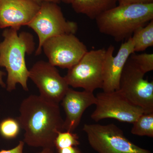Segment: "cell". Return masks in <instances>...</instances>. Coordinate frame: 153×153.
Here are the masks:
<instances>
[{
	"instance_id": "obj_9",
	"label": "cell",
	"mask_w": 153,
	"mask_h": 153,
	"mask_svg": "<svg viewBox=\"0 0 153 153\" xmlns=\"http://www.w3.org/2000/svg\"><path fill=\"white\" fill-rule=\"evenodd\" d=\"M42 48L50 64L68 69L76 65L88 51L85 44L73 34L49 38Z\"/></svg>"
},
{
	"instance_id": "obj_10",
	"label": "cell",
	"mask_w": 153,
	"mask_h": 153,
	"mask_svg": "<svg viewBox=\"0 0 153 153\" xmlns=\"http://www.w3.org/2000/svg\"><path fill=\"white\" fill-rule=\"evenodd\" d=\"M29 71V78L38 88L40 96L59 104L69 87L65 77L61 76L56 67L49 62L40 60Z\"/></svg>"
},
{
	"instance_id": "obj_22",
	"label": "cell",
	"mask_w": 153,
	"mask_h": 153,
	"mask_svg": "<svg viewBox=\"0 0 153 153\" xmlns=\"http://www.w3.org/2000/svg\"><path fill=\"white\" fill-rule=\"evenodd\" d=\"M58 153H82L76 146H71L57 149Z\"/></svg>"
},
{
	"instance_id": "obj_16",
	"label": "cell",
	"mask_w": 153,
	"mask_h": 153,
	"mask_svg": "<svg viewBox=\"0 0 153 153\" xmlns=\"http://www.w3.org/2000/svg\"><path fill=\"white\" fill-rule=\"evenodd\" d=\"M131 133L153 137V112L144 113L133 123Z\"/></svg>"
},
{
	"instance_id": "obj_15",
	"label": "cell",
	"mask_w": 153,
	"mask_h": 153,
	"mask_svg": "<svg viewBox=\"0 0 153 153\" xmlns=\"http://www.w3.org/2000/svg\"><path fill=\"white\" fill-rule=\"evenodd\" d=\"M134 52H143L153 46V20L135 31L131 36Z\"/></svg>"
},
{
	"instance_id": "obj_8",
	"label": "cell",
	"mask_w": 153,
	"mask_h": 153,
	"mask_svg": "<svg viewBox=\"0 0 153 153\" xmlns=\"http://www.w3.org/2000/svg\"><path fill=\"white\" fill-rule=\"evenodd\" d=\"M96 97V107L91 118L96 122L110 118L133 124L144 113L142 108L130 102L119 90L103 91L97 94Z\"/></svg>"
},
{
	"instance_id": "obj_20",
	"label": "cell",
	"mask_w": 153,
	"mask_h": 153,
	"mask_svg": "<svg viewBox=\"0 0 153 153\" xmlns=\"http://www.w3.org/2000/svg\"><path fill=\"white\" fill-rule=\"evenodd\" d=\"M118 5L145 4L153 3V0H118Z\"/></svg>"
},
{
	"instance_id": "obj_24",
	"label": "cell",
	"mask_w": 153,
	"mask_h": 153,
	"mask_svg": "<svg viewBox=\"0 0 153 153\" xmlns=\"http://www.w3.org/2000/svg\"><path fill=\"white\" fill-rule=\"evenodd\" d=\"M36 153H54V149H49V148H45L43 149L42 150L39 152Z\"/></svg>"
},
{
	"instance_id": "obj_4",
	"label": "cell",
	"mask_w": 153,
	"mask_h": 153,
	"mask_svg": "<svg viewBox=\"0 0 153 153\" xmlns=\"http://www.w3.org/2000/svg\"><path fill=\"white\" fill-rule=\"evenodd\" d=\"M27 26L38 36L36 55L41 54L42 45L47 39L63 34H75L78 30L77 23L66 20L60 6L51 2L41 3L38 13Z\"/></svg>"
},
{
	"instance_id": "obj_23",
	"label": "cell",
	"mask_w": 153,
	"mask_h": 153,
	"mask_svg": "<svg viewBox=\"0 0 153 153\" xmlns=\"http://www.w3.org/2000/svg\"><path fill=\"white\" fill-rule=\"evenodd\" d=\"M6 73L0 70V85L4 88H6V84L3 81V76H5Z\"/></svg>"
},
{
	"instance_id": "obj_13",
	"label": "cell",
	"mask_w": 153,
	"mask_h": 153,
	"mask_svg": "<svg viewBox=\"0 0 153 153\" xmlns=\"http://www.w3.org/2000/svg\"><path fill=\"white\" fill-rule=\"evenodd\" d=\"M61 102L66 114L64 131L73 132L79 125L85 110L95 105L96 97L93 92L77 91L69 88Z\"/></svg>"
},
{
	"instance_id": "obj_1",
	"label": "cell",
	"mask_w": 153,
	"mask_h": 153,
	"mask_svg": "<svg viewBox=\"0 0 153 153\" xmlns=\"http://www.w3.org/2000/svg\"><path fill=\"white\" fill-rule=\"evenodd\" d=\"M19 111L17 119L25 131L24 143L33 147L55 149L57 133L64 131L59 104L30 95L22 101Z\"/></svg>"
},
{
	"instance_id": "obj_26",
	"label": "cell",
	"mask_w": 153,
	"mask_h": 153,
	"mask_svg": "<svg viewBox=\"0 0 153 153\" xmlns=\"http://www.w3.org/2000/svg\"><path fill=\"white\" fill-rule=\"evenodd\" d=\"M60 2H63V3L66 4H71L73 0H60Z\"/></svg>"
},
{
	"instance_id": "obj_5",
	"label": "cell",
	"mask_w": 153,
	"mask_h": 153,
	"mask_svg": "<svg viewBox=\"0 0 153 153\" xmlns=\"http://www.w3.org/2000/svg\"><path fill=\"white\" fill-rule=\"evenodd\" d=\"M82 130L91 146L98 153H152L131 142L114 124H85Z\"/></svg>"
},
{
	"instance_id": "obj_14",
	"label": "cell",
	"mask_w": 153,
	"mask_h": 153,
	"mask_svg": "<svg viewBox=\"0 0 153 153\" xmlns=\"http://www.w3.org/2000/svg\"><path fill=\"white\" fill-rule=\"evenodd\" d=\"M118 0H73L71 4L78 14L95 19L105 11L116 7Z\"/></svg>"
},
{
	"instance_id": "obj_19",
	"label": "cell",
	"mask_w": 153,
	"mask_h": 153,
	"mask_svg": "<svg viewBox=\"0 0 153 153\" xmlns=\"http://www.w3.org/2000/svg\"><path fill=\"white\" fill-rule=\"evenodd\" d=\"M129 58L145 74L153 70V54L144 53H133Z\"/></svg>"
},
{
	"instance_id": "obj_18",
	"label": "cell",
	"mask_w": 153,
	"mask_h": 153,
	"mask_svg": "<svg viewBox=\"0 0 153 153\" xmlns=\"http://www.w3.org/2000/svg\"><path fill=\"white\" fill-rule=\"evenodd\" d=\"M79 137L73 132L59 131L55 141V148L57 149L79 145Z\"/></svg>"
},
{
	"instance_id": "obj_7",
	"label": "cell",
	"mask_w": 153,
	"mask_h": 153,
	"mask_svg": "<svg viewBox=\"0 0 153 153\" xmlns=\"http://www.w3.org/2000/svg\"><path fill=\"white\" fill-rule=\"evenodd\" d=\"M145 74L129 57L121 75L118 90L144 113L153 112V82L145 79Z\"/></svg>"
},
{
	"instance_id": "obj_6",
	"label": "cell",
	"mask_w": 153,
	"mask_h": 153,
	"mask_svg": "<svg viewBox=\"0 0 153 153\" xmlns=\"http://www.w3.org/2000/svg\"><path fill=\"white\" fill-rule=\"evenodd\" d=\"M106 49L88 51L64 76L69 86L94 92L102 88L103 66Z\"/></svg>"
},
{
	"instance_id": "obj_17",
	"label": "cell",
	"mask_w": 153,
	"mask_h": 153,
	"mask_svg": "<svg viewBox=\"0 0 153 153\" xmlns=\"http://www.w3.org/2000/svg\"><path fill=\"white\" fill-rule=\"evenodd\" d=\"M21 128L17 119L7 118L0 122V134L6 139H13L18 136Z\"/></svg>"
},
{
	"instance_id": "obj_12",
	"label": "cell",
	"mask_w": 153,
	"mask_h": 153,
	"mask_svg": "<svg viewBox=\"0 0 153 153\" xmlns=\"http://www.w3.org/2000/svg\"><path fill=\"white\" fill-rule=\"evenodd\" d=\"M41 3L34 0H0V28H16L30 24Z\"/></svg>"
},
{
	"instance_id": "obj_25",
	"label": "cell",
	"mask_w": 153,
	"mask_h": 153,
	"mask_svg": "<svg viewBox=\"0 0 153 153\" xmlns=\"http://www.w3.org/2000/svg\"><path fill=\"white\" fill-rule=\"evenodd\" d=\"M34 1L40 3L43 2H51L55 3L57 4L60 2V0H34Z\"/></svg>"
},
{
	"instance_id": "obj_3",
	"label": "cell",
	"mask_w": 153,
	"mask_h": 153,
	"mask_svg": "<svg viewBox=\"0 0 153 153\" xmlns=\"http://www.w3.org/2000/svg\"><path fill=\"white\" fill-rule=\"evenodd\" d=\"M95 20L100 33L121 42L127 40L136 30L153 20V3L118 5Z\"/></svg>"
},
{
	"instance_id": "obj_2",
	"label": "cell",
	"mask_w": 153,
	"mask_h": 153,
	"mask_svg": "<svg viewBox=\"0 0 153 153\" xmlns=\"http://www.w3.org/2000/svg\"><path fill=\"white\" fill-rule=\"evenodd\" d=\"M19 30L6 28L2 33L4 39L0 42V66L4 67L7 72L6 88L9 92L16 89L18 83L24 90H29V71L25 56L34 52L35 43L32 34L26 32L19 34Z\"/></svg>"
},
{
	"instance_id": "obj_21",
	"label": "cell",
	"mask_w": 153,
	"mask_h": 153,
	"mask_svg": "<svg viewBox=\"0 0 153 153\" xmlns=\"http://www.w3.org/2000/svg\"><path fill=\"white\" fill-rule=\"evenodd\" d=\"M25 143L23 141H20L16 146L10 150H2L0 153H23Z\"/></svg>"
},
{
	"instance_id": "obj_11",
	"label": "cell",
	"mask_w": 153,
	"mask_h": 153,
	"mask_svg": "<svg viewBox=\"0 0 153 153\" xmlns=\"http://www.w3.org/2000/svg\"><path fill=\"white\" fill-rule=\"evenodd\" d=\"M114 47L110 45L105 51L103 66V84L104 92L118 90L120 80L126 63L134 52L131 37L121 45L117 55L114 56Z\"/></svg>"
}]
</instances>
